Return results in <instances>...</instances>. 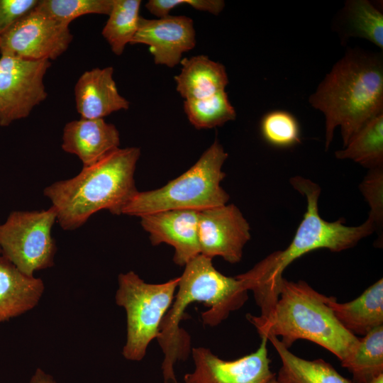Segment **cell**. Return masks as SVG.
Returning a JSON list of instances; mask_svg holds the SVG:
<instances>
[{"label": "cell", "mask_w": 383, "mask_h": 383, "mask_svg": "<svg viewBox=\"0 0 383 383\" xmlns=\"http://www.w3.org/2000/svg\"><path fill=\"white\" fill-rule=\"evenodd\" d=\"M289 182L306 200V212L291 243L237 276L253 293L262 317L268 315L277 303L283 272L293 261L318 249L340 252L351 248L376 230L374 223L369 218L356 226L345 225L343 218L333 222L324 220L318 212L320 187L300 176L291 178Z\"/></svg>", "instance_id": "cell-1"}, {"label": "cell", "mask_w": 383, "mask_h": 383, "mask_svg": "<svg viewBox=\"0 0 383 383\" xmlns=\"http://www.w3.org/2000/svg\"><path fill=\"white\" fill-rule=\"evenodd\" d=\"M309 102L325 116L327 150L340 127L343 148L370 120L383 113V55L348 49L311 94Z\"/></svg>", "instance_id": "cell-2"}, {"label": "cell", "mask_w": 383, "mask_h": 383, "mask_svg": "<svg viewBox=\"0 0 383 383\" xmlns=\"http://www.w3.org/2000/svg\"><path fill=\"white\" fill-rule=\"evenodd\" d=\"M184 267L157 338L165 355L162 365L164 383H177L174 365L189 354V337L179 327L187 306L194 302L204 303L209 309L201 313L203 323L216 326L240 309L248 299L243 282L237 276L221 273L213 265L212 259L199 254Z\"/></svg>", "instance_id": "cell-3"}, {"label": "cell", "mask_w": 383, "mask_h": 383, "mask_svg": "<svg viewBox=\"0 0 383 383\" xmlns=\"http://www.w3.org/2000/svg\"><path fill=\"white\" fill-rule=\"evenodd\" d=\"M140 155L139 148H118L97 162L83 167L75 177L48 186L44 195L56 210L60 226L74 230L104 209L121 214L138 192L134 174Z\"/></svg>", "instance_id": "cell-4"}, {"label": "cell", "mask_w": 383, "mask_h": 383, "mask_svg": "<svg viewBox=\"0 0 383 383\" xmlns=\"http://www.w3.org/2000/svg\"><path fill=\"white\" fill-rule=\"evenodd\" d=\"M325 296L304 281L283 278L277 303L265 317L247 314L246 318L260 337H281L289 348L300 339L326 348L340 361L355 348L359 338L345 329L335 316Z\"/></svg>", "instance_id": "cell-5"}, {"label": "cell", "mask_w": 383, "mask_h": 383, "mask_svg": "<svg viewBox=\"0 0 383 383\" xmlns=\"http://www.w3.org/2000/svg\"><path fill=\"white\" fill-rule=\"evenodd\" d=\"M228 153L218 140L206 150L196 162L163 187L138 191L126 203L121 214L141 217L170 210L201 211L226 204L228 194L221 182L226 177L222 167Z\"/></svg>", "instance_id": "cell-6"}, {"label": "cell", "mask_w": 383, "mask_h": 383, "mask_svg": "<svg viewBox=\"0 0 383 383\" xmlns=\"http://www.w3.org/2000/svg\"><path fill=\"white\" fill-rule=\"evenodd\" d=\"M116 303L124 308L127 319L126 343L123 357L140 361L150 343L159 335L164 316L171 306L177 289L179 277L161 284H150L136 273L120 274Z\"/></svg>", "instance_id": "cell-7"}, {"label": "cell", "mask_w": 383, "mask_h": 383, "mask_svg": "<svg viewBox=\"0 0 383 383\" xmlns=\"http://www.w3.org/2000/svg\"><path fill=\"white\" fill-rule=\"evenodd\" d=\"M56 210L13 211L0 226V248L20 272L33 277L35 271L53 265L56 251L52 236Z\"/></svg>", "instance_id": "cell-8"}, {"label": "cell", "mask_w": 383, "mask_h": 383, "mask_svg": "<svg viewBox=\"0 0 383 383\" xmlns=\"http://www.w3.org/2000/svg\"><path fill=\"white\" fill-rule=\"evenodd\" d=\"M49 60H28L9 55L0 57V126L29 116L48 94L44 77Z\"/></svg>", "instance_id": "cell-9"}, {"label": "cell", "mask_w": 383, "mask_h": 383, "mask_svg": "<svg viewBox=\"0 0 383 383\" xmlns=\"http://www.w3.org/2000/svg\"><path fill=\"white\" fill-rule=\"evenodd\" d=\"M72 38L69 25L35 6L0 36V53L28 60L50 61L67 50Z\"/></svg>", "instance_id": "cell-10"}, {"label": "cell", "mask_w": 383, "mask_h": 383, "mask_svg": "<svg viewBox=\"0 0 383 383\" xmlns=\"http://www.w3.org/2000/svg\"><path fill=\"white\" fill-rule=\"evenodd\" d=\"M250 237L248 222L233 204L199 211L198 240L200 254L205 257L237 263Z\"/></svg>", "instance_id": "cell-11"}, {"label": "cell", "mask_w": 383, "mask_h": 383, "mask_svg": "<svg viewBox=\"0 0 383 383\" xmlns=\"http://www.w3.org/2000/svg\"><path fill=\"white\" fill-rule=\"evenodd\" d=\"M255 352L235 360H223L210 349H192L194 370L185 374V383H267L275 376L270 370L267 338Z\"/></svg>", "instance_id": "cell-12"}, {"label": "cell", "mask_w": 383, "mask_h": 383, "mask_svg": "<svg viewBox=\"0 0 383 383\" xmlns=\"http://www.w3.org/2000/svg\"><path fill=\"white\" fill-rule=\"evenodd\" d=\"M131 44L148 45L156 65L175 67L180 64L182 54L196 45L193 20L185 16L169 15L156 19L140 16Z\"/></svg>", "instance_id": "cell-13"}, {"label": "cell", "mask_w": 383, "mask_h": 383, "mask_svg": "<svg viewBox=\"0 0 383 383\" xmlns=\"http://www.w3.org/2000/svg\"><path fill=\"white\" fill-rule=\"evenodd\" d=\"M140 218L143 228L149 233L152 245L166 243L174 248L173 261L176 265L185 266L200 254L198 211L170 210Z\"/></svg>", "instance_id": "cell-14"}, {"label": "cell", "mask_w": 383, "mask_h": 383, "mask_svg": "<svg viewBox=\"0 0 383 383\" xmlns=\"http://www.w3.org/2000/svg\"><path fill=\"white\" fill-rule=\"evenodd\" d=\"M113 68L85 71L74 86L76 109L82 118L99 119L129 108V101L118 92Z\"/></svg>", "instance_id": "cell-15"}, {"label": "cell", "mask_w": 383, "mask_h": 383, "mask_svg": "<svg viewBox=\"0 0 383 383\" xmlns=\"http://www.w3.org/2000/svg\"><path fill=\"white\" fill-rule=\"evenodd\" d=\"M119 145L118 129L104 118H81L68 122L63 129L62 148L77 155L83 167L97 162L118 148Z\"/></svg>", "instance_id": "cell-16"}, {"label": "cell", "mask_w": 383, "mask_h": 383, "mask_svg": "<svg viewBox=\"0 0 383 383\" xmlns=\"http://www.w3.org/2000/svg\"><path fill=\"white\" fill-rule=\"evenodd\" d=\"M44 291L43 282L20 272L0 257V323L34 308Z\"/></svg>", "instance_id": "cell-17"}, {"label": "cell", "mask_w": 383, "mask_h": 383, "mask_svg": "<svg viewBox=\"0 0 383 383\" xmlns=\"http://www.w3.org/2000/svg\"><path fill=\"white\" fill-rule=\"evenodd\" d=\"M182 70L174 77L177 91L185 100L201 99L224 91L228 84L225 67L199 55L182 59Z\"/></svg>", "instance_id": "cell-18"}, {"label": "cell", "mask_w": 383, "mask_h": 383, "mask_svg": "<svg viewBox=\"0 0 383 383\" xmlns=\"http://www.w3.org/2000/svg\"><path fill=\"white\" fill-rule=\"evenodd\" d=\"M328 304L341 325L353 334L366 335L383 325V279L349 302L340 304L330 296Z\"/></svg>", "instance_id": "cell-19"}, {"label": "cell", "mask_w": 383, "mask_h": 383, "mask_svg": "<svg viewBox=\"0 0 383 383\" xmlns=\"http://www.w3.org/2000/svg\"><path fill=\"white\" fill-rule=\"evenodd\" d=\"M334 26L342 43L350 38H360L383 49V14L370 1H346Z\"/></svg>", "instance_id": "cell-20"}, {"label": "cell", "mask_w": 383, "mask_h": 383, "mask_svg": "<svg viewBox=\"0 0 383 383\" xmlns=\"http://www.w3.org/2000/svg\"><path fill=\"white\" fill-rule=\"evenodd\" d=\"M280 357L282 366L276 377L279 383H353L343 377L322 359L301 358L287 348L275 336L267 338Z\"/></svg>", "instance_id": "cell-21"}, {"label": "cell", "mask_w": 383, "mask_h": 383, "mask_svg": "<svg viewBox=\"0 0 383 383\" xmlns=\"http://www.w3.org/2000/svg\"><path fill=\"white\" fill-rule=\"evenodd\" d=\"M335 156L352 160L369 170L383 167V113L367 122Z\"/></svg>", "instance_id": "cell-22"}, {"label": "cell", "mask_w": 383, "mask_h": 383, "mask_svg": "<svg viewBox=\"0 0 383 383\" xmlns=\"http://www.w3.org/2000/svg\"><path fill=\"white\" fill-rule=\"evenodd\" d=\"M340 362L352 373L353 383H366L383 373V325L359 338L354 350Z\"/></svg>", "instance_id": "cell-23"}, {"label": "cell", "mask_w": 383, "mask_h": 383, "mask_svg": "<svg viewBox=\"0 0 383 383\" xmlns=\"http://www.w3.org/2000/svg\"><path fill=\"white\" fill-rule=\"evenodd\" d=\"M140 0H113L109 18L101 34L112 52L121 55L135 36L140 20Z\"/></svg>", "instance_id": "cell-24"}, {"label": "cell", "mask_w": 383, "mask_h": 383, "mask_svg": "<svg viewBox=\"0 0 383 383\" xmlns=\"http://www.w3.org/2000/svg\"><path fill=\"white\" fill-rule=\"evenodd\" d=\"M184 109L191 124L197 129L221 126L236 118L225 90L206 98L185 100Z\"/></svg>", "instance_id": "cell-25"}, {"label": "cell", "mask_w": 383, "mask_h": 383, "mask_svg": "<svg viewBox=\"0 0 383 383\" xmlns=\"http://www.w3.org/2000/svg\"><path fill=\"white\" fill-rule=\"evenodd\" d=\"M113 0H39L36 8L65 24L87 14L109 15Z\"/></svg>", "instance_id": "cell-26"}, {"label": "cell", "mask_w": 383, "mask_h": 383, "mask_svg": "<svg viewBox=\"0 0 383 383\" xmlns=\"http://www.w3.org/2000/svg\"><path fill=\"white\" fill-rule=\"evenodd\" d=\"M260 130L270 145L288 148L300 143V128L296 118L285 111H273L262 118Z\"/></svg>", "instance_id": "cell-27"}, {"label": "cell", "mask_w": 383, "mask_h": 383, "mask_svg": "<svg viewBox=\"0 0 383 383\" xmlns=\"http://www.w3.org/2000/svg\"><path fill=\"white\" fill-rule=\"evenodd\" d=\"M360 190L370 209L368 218L379 228L383 221V167L370 170Z\"/></svg>", "instance_id": "cell-28"}, {"label": "cell", "mask_w": 383, "mask_h": 383, "mask_svg": "<svg viewBox=\"0 0 383 383\" xmlns=\"http://www.w3.org/2000/svg\"><path fill=\"white\" fill-rule=\"evenodd\" d=\"M184 4L214 15L220 13L225 6V2L222 0H150L145 7L152 14L163 18L169 16L170 12L177 6Z\"/></svg>", "instance_id": "cell-29"}, {"label": "cell", "mask_w": 383, "mask_h": 383, "mask_svg": "<svg viewBox=\"0 0 383 383\" xmlns=\"http://www.w3.org/2000/svg\"><path fill=\"white\" fill-rule=\"evenodd\" d=\"M39 0H0V36L33 10Z\"/></svg>", "instance_id": "cell-30"}, {"label": "cell", "mask_w": 383, "mask_h": 383, "mask_svg": "<svg viewBox=\"0 0 383 383\" xmlns=\"http://www.w3.org/2000/svg\"><path fill=\"white\" fill-rule=\"evenodd\" d=\"M30 383H56L53 378L44 371L38 368L31 377Z\"/></svg>", "instance_id": "cell-31"}, {"label": "cell", "mask_w": 383, "mask_h": 383, "mask_svg": "<svg viewBox=\"0 0 383 383\" xmlns=\"http://www.w3.org/2000/svg\"><path fill=\"white\" fill-rule=\"evenodd\" d=\"M366 383H383V373L374 377Z\"/></svg>", "instance_id": "cell-32"}, {"label": "cell", "mask_w": 383, "mask_h": 383, "mask_svg": "<svg viewBox=\"0 0 383 383\" xmlns=\"http://www.w3.org/2000/svg\"><path fill=\"white\" fill-rule=\"evenodd\" d=\"M276 375L270 379L267 383H279L276 379Z\"/></svg>", "instance_id": "cell-33"}, {"label": "cell", "mask_w": 383, "mask_h": 383, "mask_svg": "<svg viewBox=\"0 0 383 383\" xmlns=\"http://www.w3.org/2000/svg\"><path fill=\"white\" fill-rule=\"evenodd\" d=\"M0 226H1V224H0ZM1 252V248H0V252Z\"/></svg>", "instance_id": "cell-34"}]
</instances>
